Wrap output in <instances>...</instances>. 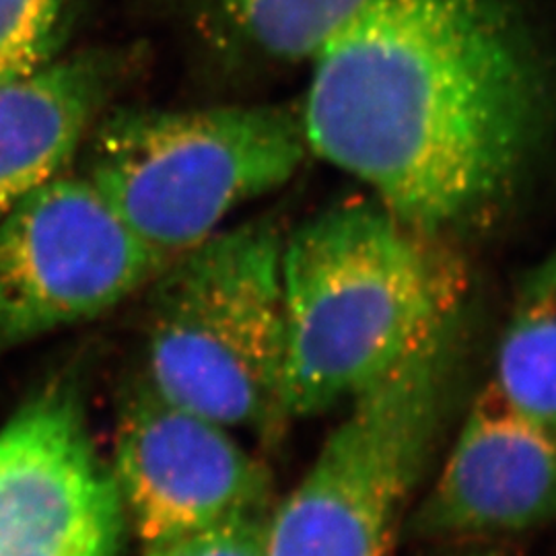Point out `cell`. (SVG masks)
I'll list each match as a JSON object with an SVG mask.
<instances>
[{
  "label": "cell",
  "mask_w": 556,
  "mask_h": 556,
  "mask_svg": "<svg viewBox=\"0 0 556 556\" xmlns=\"http://www.w3.org/2000/svg\"><path fill=\"white\" fill-rule=\"evenodd\" d=\"M287 420L369 390L457 319L466 270L441 236L378 200L321 211L280 254Z\"/></svg>",
  "instance_id": "7a4b0ae2"
},
{
  "label": "cell",
  "mask_w": 556,
  "mask_h": 556,
  "mask_svg": "<svg viewBox=\"0 0 556 556\" xmlns=\"http://www.w3.org/2000/svg\"><path fill=\"white\" fill-rule=\"evenodd\" d=\"M126 523L79 383L41 386L0 429V556H118Z\"/></svg>",
  "instance_id": "52a82bcc"
},
{
  "label": "cell",
  "mask_w": 556,
  "mask_h": 556,
  "mask_svg": "<svg viewBox=\"0 0 556 556\" xmlns=\"http://www.w3.org/2000/svg\"><path fill=\"white\" fill-rule=\"evenodd\" d=\"M282 241L275 220H250L153 278L142 378L161 397L231 431L275 438L285 429Z\"/></svg>",
  "instance_id": "3957f363"
},
{
  "label": "cell",
  "mask_w": 556,
  "mask_h": 556,
  "mask_svg": "<svg viewBox=\"0 0 556 556\" xmlns=\"http://www.w3.org/2000/svg\"><path fill=\"white\" fill-rule=\"evenodd\" d=\"M457 319L349 402L266 521V556H388L450 429Z\"/></svg>",
  "instance_id": "5b68a950"
},
{
  "label": "cell",
  "mask_w": 556,
  "mask_h": 556,
  "mask_svg": "<svg viewBox=\"0 0 556 556\" xmlns=\"http://www.w3.org/2000/svg\"><path fill=\"white\" fill-rule=\"evenodd\" d=\"M80 172L0 217V355L100 318L167 266Z\"/></svg>",
  "instance_id": "8992f818"
},
{
  "label": "cell",
  "mask_w": 556,
  "mask_h": 556,
  "mask_svg": "<svg viewBox=\"0 0 556 556\" xmlns=\"http://www.w3.org/2000/svg\"><path fill=\"white\" fill-rule=\"evenodd\" d=\"M77 0H0V85L62 56Z\"/></svg>",
  "instance_id": "4fadbf2b"
},
{
  "label": "cell",
  "mask_w": 556,
  "mask_h": 556,
  "mask_svg": "<svg viewBox=\"0 0 556 556\" xmlns=\"http://www.w3.org/2000/svg\"><path fill=\"white\" fill-rule=\"evenodd\" d=\"M268 516L239 517L197 536L144 548V556H266Z\"/></svg>",
  "instance_id": "5bb4252c"
},
{
  "label": "cell",
  "mask_w": 556,
  "mask_h": 556,
  "mask_svg": "<svg viewBox=\"0 0 556 556\" xmlns=\"http://www.w3.org/2000/svg\"><path fill=\"white\" fill-rule=\"evenodd\" d=\"M556 519V433L489 383L402 532L417 542L517 536Z\"/></svg>",
  "instance_id": "9c48e42d"
},
{
  "label": "cell",
  "mask_w": 556,
  "mask_h": 556,
  "mask_svg": "<svg viewBox=\"0 0 556 556\" xmlns=\"http://www.w3.org/2000/svg\"><path fill=\"white\" fill-rule=\"evenodd\" d=\"M270 59L312 60L371 0H204Z\"/></svg>",
  "instance_id": "7c38bea8"
},
{
  "label": "cell",
  "mask_w": 556,
  "mask_h": 556,
  "mask_svg": "<svg viewBox=\"0 0 556 556\" xmlns=\"http://www.w3.org/2000/svg\"><path fill=\"white\" fill-rule=\"evenodd\" d=\"M491 383L517 413L556 433V248L517 291Z\"/></svg>",
  "instance_id": "8fae6325"
},
{
  "label": "cell",
  "mask_w": 556,
  "mask_h": 556,
  "mask_svg": "<svg viewBox=\"0 0 556 556\" xmlns=\"http://www.w3.org/2000/svg\"><path fill=\"white\" fill-rule=\"evenodd\" d=\"M441 556H509L501 551H493V548H470V551H456V553H447Z\"/></svg>",
  "instance_id": "9a60e30c"
},
{
  "label": "cell",
  "mask_w": 556,
  "mask_h": 556,
  "mask_svg": "<svg viewBox=\"0 0 556 556\" xmlns=\"http://www.w3.org/2000/svg\"><path fill=\"white\" fill-rule=\"evenodd\" d=\"M548 75L505 0H371L312 59L309 153L443 236L514 186L548 118Z\"/></svg>",
  "instance_id": "6da1fadb"
},
{
  "label": "cell",
  "mask_w": 556,
  "mask_h": 556,
  "mask_svg": "<svg viewBox=\"0 0 556 556\" xmlns=\"http://www.w3.org/2000/svg\"><path fill=\"white\" fill-rule=\"evenodd\" d=\"M80 174L122 223L167 262L270 194L309 153L299 108H119L85 140Z\"/></svg>",
  "instance_id": "277c9868"
},
{
  "label": "cell",
  "mask_w": 556,
  "mask_h": 556,
  "mask_svg": "<svg viewBox=\"0 0 556 556\" xmlns=\"http://www.w3.org/2000/svg\"><path fill=\"white\" fill-rule=\"evenodd\" d=\"M126 71L118 52L87 50L0 85V217L71 169Z\"/></svg>",
  "instance_id": "30bf717a"
},
{
  "label": "cell",
  "mask_w": 556,
  "mask_h": 556,
  "mask_svg": "<svg viewBox=\"0 0 556 556\" xmlns=\"http://www.w3.org/2000/svg\"><path fill=\"white\" fill-rule=\"evenodd\" d=\"M110 468L144 548L273 509L268 470L231 429L167 402L144 378L119 402Z\"/></svg>",
  "instance_id": "ba28073f"
}]
</instances>
